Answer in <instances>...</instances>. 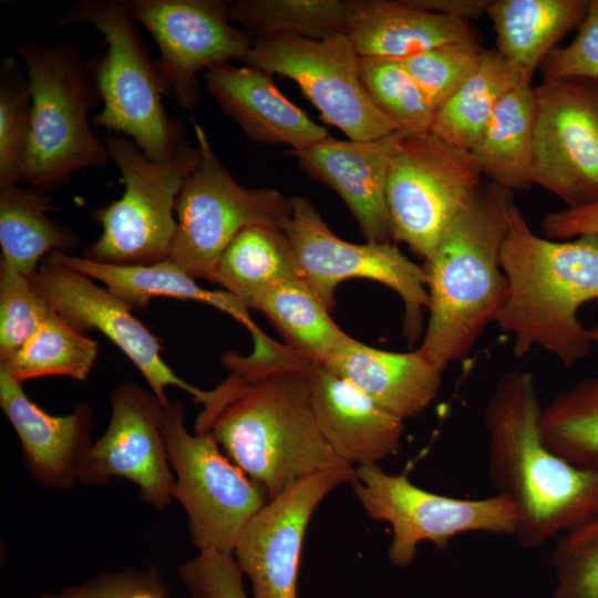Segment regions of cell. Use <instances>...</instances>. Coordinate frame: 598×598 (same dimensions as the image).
Instances as JSON below:
<instances>
[{"instance_id":"obj_1","label":"cell","mask_w":598,"mask_h":598,"mask_svg":"<svg viewBox=\"0 0 598 598\" xmlns=\"http://www.w3.org/2000/svg\"><path fill=\"white\" fill-rule=\"evenodd\" d=\"M251 337L249 354H223L228 374L197 401L203 409L195 431L210 433L271 499L301 477L351 465L333 452L318 425L309 358L261 330Z\"/></svg>"},{"instance_id":"obj_2","label":"cell","mask_w":598,"mask_h":598,"mask_svg":"<svg viewBox=\"0 0 598 598\" xmlns=\"http://www.w3.org/2000/svg\"><path fill=\"white\" fill-rule=\"evenodd\" d=\"M542 413L534 375L520 370L497 380L484 411L489 480L517 513L523 548L560 537L598 513V467L575 465L551 451Z\"/></svg>"},{"instance_id":"obj_3","label":"cell","mask_w":598,"mask_h":598,"mask_svg":"<svg viewBox=\"0 0 598 598\" xmlns=\"http://www.w3.org/2000/svg\"><path fill=\"white\" fill-rule=\"evenodd\" d=\"M501 266L508 295L496 323L513 338L514 357L540 348L565 368L584 360L594 343L578 316L584 305L598 300V236L540 237L513 202Z\"/></svg>"},{"instance_id":"obj_4","label":"cell","mask_w":598,"mask_h":598,"mask_svg":"<svg viewBox=\"0 0 598 598\" xmlns=\"http://www.w3.org/2000/svg\"><path fill=\"white\" fill-rule=\"evenodd\" d=\"M511 190L481 186L426 261L429 321L420 348L444 371L464 359L508 295L501 266Z\"/></svg>"},{"instance_id":"obj_5","label":"cell","mask_w":598,"mask_h":598,"mask_svg":"<svg viewBox=\"0 0 598 598\" xmlns=\"http://www.w3.org/2000/svg\"><path fill=\"white\" fill-rule=\"evenodd\" d=\"M19 54L32 100L24 183L49 194L74 173L102 168L110 161L89 123L101 95L92 61L73 45L28 41Z\"/></svg>"},{"instance_id":"obj_6","label":"cell","mask_w":598,"mask_h":598,"mask_svg":"<svg viewBox=\"0 0 598 598\" xmlns=\"http://www.w3.org/2000/svg\"><path fill=\"white\" fill-rule=\"evenodd\" d=\"M71 23L92 25L104 37L105 51L92 60L103 103L94 124L131 138L154 161H171L192 146L183 125L166 114L155 62L125 2L82 0L52 25Z\"/></svg>"},{"instance_id":"obj_7","label":"cell","mask_w":598,"mask_h":598,"mask_svg":"<svg viewBox=\"0 0 598 598\" xmlns=\"http://www.w3.org/2000/svg\"><path fill=\"white\" fill-rule=\"evenodd\" d=\"M103 143L122 173L125 189L121 198L92 212L102 233L83 256L111 265H150L167 259L177 228L176 199L197 163V145L159 162L147 157L124 135L109 132Z\"/></svg>"},{"instance_id":"obj_8","label":"cell","mask_w":598,"mask_h":598,"mask_svg":"<svg viewBox=\"0 0 598 598\" xmlns=\"http://www.w3.org/2000/svg\"><path fill=\"white\" fill-rule=\"evenodd\" d=\"M194 128L199 155L176 199L177 228L168 259L195 279L215 283L218 261L236 236L257 225L281 229L292 204L278 189L239 185L202 126L194 122Z\"/></svg>"},{"instance_id":"obj_9","label":"cell","mask_w":598,"mask_h":598,"mask_svg":"<svg viewBox=\"0 0 598 598\" xmlns=\"http://www.w3.org/2000/svg\"><path fill=\"white\" fill-rule=\"evenodd\" d=\"M161 426L175 476L174 499L186 512L193 545L233 555L245 527L270 501L267 492L210 433L187 430L181 402L163 405Z\"/></svg>"},{"instance_id":"obj_10","label":"cell","mask_w":598,"mask_h":598,"mask_svg":"<svg viewBox=\"0 0 598 598\" xmlns=\"http://www.w3.org/2000/svg\"><path fill=\"white\" fill-rule=\"evenodd\" d=\"M481 176L472 153L433 133L402 136L386 181L392 238L429 261L477 194Z\"/></svg>"},{"instance_id":"obj_11","label":"cell","mask_w":598,"mask_h":598,"mask_svg":"<svg viewBox=\"0 0 598 598\" xmlns=\"http://www.w3.org/2000/svg\"><path fill=\"white\" fill-rule=\"evenodd\" d=\"M351 486L369 517L390 524L388 555L398 567H408L424 542L443 549L461 534L517 532L514 506L497 494L484 498L436 494L413 484L405 475L385 473L380 465L355 467Z\"/></svg>"},{"instance_id":"obj_12","label":"cell","mask_w":598,"mask_h":598,"mask_svg":"<svg viewBox=\"0 0 598 598\" xmlns=\"http://www.w3.org/2000/svg\"><path fill=\"white\" fill-rule=\"evenodd\" d=\"M291 204L290 216L281 230L292 248L301 278L328 310L334 307L339 283L351 278L373 280L400 296L405 334L416 339L422 313L430 305L425 268L391 241L353 244L339 238L306 197H291Z\"/></svg>"},{"instance_id":"obj_13","label":"cell","mask_w":598,"mask_h":598,"mask_svg":"<svg viewBox=\"0 0 598 598\" xmlns=\"http://www.w3.org/2000/svg\"><path fill=\"white\" fill-rule=\"evenodd\" d=\"M245 64L295 81L322 118L349 140L396 132L365 91L360 55L347 33L320 40L290 34L256 39Z\"/></svg>"},{"instance_id":"obj_14","label":"cell","mask_w":598,"mask_h":598,"mask_svg":"<svg viewBox=\"0 0 598 598\" xmlns=\"http://www.w3.org/2000/svg\"><path fill=\"white\" fill-rule=\"evenodd\" d=\"M127 10L155 40V69L163 94L182 109L200 102L199 72L245 63L254 38L234 24L219 0H126Z\"/></svg>"},{"instance_id":"obj_15","label":"cell","mask_w":598,"mask_h":598,"mask_svg":"<svg viewBox=\"0 0 598 598\" xmlns=\"http://www.w3.org/2000/svg\"><path fill=\"white\" fill-rule=\"evenodd\" d=\"M534 91L530 183L568 208L598 202V80H544Z\"/></svg>"},{"instance_id":"obj_16","label":"cell","mask_w":598,"mask_h":598,"mask_svg":"<svg viewBox=\"0 0 598 598\" xmlns=\"http://www.w3.org/2000/svg\"><path fill=\"white\" fill-rule=\"evenodd\" d=\"M347 466L301 477L271 498L248 523L234 558L251 584L254 598H299L303 538L319 504L338 486L352 483Z\"/></svg>"},{"instance_id":"obj_17","label":"cell","mask_w":598,"mask_h":598,"mask_svg":"<svg viewBox=\"0 0 598 598\" xmlns=\"http://www.w3.org/2000/svg\"><path fill=\"white\" fill-rule=\"evenodd\" d=\"M111 419L92 444L79 482L96 486L114 477L134 483L143 501L158 511L174 499L175 476L161 426L162 404L133 381L116 386L110 396Z\"/></svg>"},{"instance_id":"obj_18","label":"cell","mask_w":598,"mask_h":598,"mask_svg":"<svg viewBox=\"0 0 598 598\" xmlns=\"http://www.w3.org/2000/svg\"><path fill=\"white\" fill-rule=\"evenodd\" d=\"M30 280L50 307L78 330L95 329L109 338L134 363L162 404L171 402L168 386L199 400L204 390L184 381L165 363L157 337L106 287L50 258L41 262Z\"/></svg>"},{"instance_id":"obj_19","label":"cell","mask_w":598,"mask_h":598,"mask_svg":"<svg viewBox=\"0 0 598 598\" xmlns=\"http://www.w3.org/2000/svg\"><path fill=\"white\" fill-rule=\"evenodd\" d=\"M398 132L370 141L326 137L303 148L290 150L299 168L332 188L347 204L369 243L392 238L386 206V181Z\"/></svg>"},{"instance_id":"obj_20","label":"cell","mask_w":598,"mask_h":598,"mask_svg":"<svg viewBox=\"0 0 598 598\" xmlns=\"http://www.w3.org/2000/svg\"><path fill=\"white\" fill-rule=\"evenodd\" d=\"M308 378L320 431L347 464L379 465L398 454L404 421L378 404L324 362L309 359Z\"/></svg>"},{"instance_id":"obj_21","label":"cell","mask_w":598,"mask_h":598,"mask_svg":"<svg viewBox=\"0 0 598 598\" xmlns=\"http://www.w3.org/2000/svg\"><path fill=\"white\" fill-rule=\"evenodd\" d=\"M0 406L17 432L31 476L48 488L71 489L93 444L90 405L81 403L70 414L52 415L0 368Z\"/></svg>"},{"instance_id":"obj_22","label":"cell","mask_w":598,"mask_h":598,"mask_svg":"<svg viewBox=\"0 0 598 598\" xmlns=\"http://www.w3.org/2000/svg\"><path fill=\"white\" fill-rule=\"evenodd\" d=\"M204 82L221 112L256 143L285 144L298 150L329 136L262 70L225 64L205 72Z\"/></svg>"},{"instance_id":"obj_23","label":"cell","mask_w":598,"mask_h":598,"mask_svg":"<svg viewBox=\"0 0 598 598\" xmlns=\"http://www.w3.org/2000/svg\"><path fill=\"white\" fill-rule=\"evenodd\" d=\"M324 363L403 421L429 408L439 393L443 373L420 347L392 352L350 336Z\"/></svg>"},{"instance_id":"obj_24","label":"cell","mask_w":598,"mask_h":598,"mask_svg":"<svg viewBox=\"0 0 598 598\" xmlns=\"http://www.w3.org/2000/svg\"><path fill=\"white\" fill-rule=\"evenodd\" d=\"M347 34L360 56L403 60L439 45L478 40L470 21L410 6L406 0H348Z\"/></svg>"},{"instance_id":"obj_25","label":"cell","mask_w":598,"mask_h":598,"mask_svg":"<svg viewBox=\"0 0 598 598\" xmlns=\"http://www.w3.org/2000/svg\"><path fill=\"white\" fill-rule=\"evenodd\" d=\"M47 258L102 282L132 309H144L154 298L194 300L229 315L250 334L260 330L239 299L226 290L212 291L200 287L194 277L168 258L150 265L102 264L65 252H55Z\"/></svg>"},{"instance_id":"obj_26","label":"cell","mask_w":598,"mask_h":598,"mask_svg":"<svg viewBox=\"0 0 598 598\" xmlns=\"http://www.w3.org/2000/svg\"><path fill=\"white\" fill-rule=\"evenodd\" d=\"M591 0H495L489 16L497 52L532 83L537 68L570 30L578 28Z\"/></svg>"},{"instance_id":"obj_27","label":"cell","mask_w":598,"mask_h":598,"mask_svg":"<svg viewBox=\"0 0 598 598\" xmlns=\"http://www.w3.org/2000/svg\"><path fill=\"white\" fill-rule=\"evenodd\" d=\"M53 209L49 194L20 185L0 187L1 265L31 277L47 257L70 254L79 245L73 230L50 217Z\"/></svg>"},{"instance_id":"obj_28","label":"cell","mask_w":598,"mask_h":598,"mask_svg":"<svg viewBox=\"0 0 598 598\" xmlns=\"http://www.w3.org/2000/svg\"><path fill=\"white\" fill-rule=\"evenodd\" d=\"M535 124L534 87L520 83L502 97L471 152L482 175L511 192L532 184Z\"/></svg>"},{"instance_id":"obj_29","label":"cell","mask_w":598,"mask_h":598,"mask_svg":"<svg viewBox=\"0 0 598 598\" xmlns=\"http://www.w3.org/2000/svg\"><path fill=\"white\" fill-rule=\"evenodd\" d=\"M298 276L297 260L285 233L277 227L257 225L240 231L223 252L215 283L247 309H256L270 288Z\"/></svg>"},{"instance_id":"obj_30","label":"cell","mask_w":598,"mask_h":598,"mask_svg":"<svg viewBox=\"0 0 598 598\" xmlns=\"http://www.w3.org/2000/svg\"><path fill=\"white\" fill-rule=\"evenodd\" d=\"M520 83L528 82L496 50H485L477 70L436 111L431 133L471 153L502 97Z\"/></svg>"},{"instance_id":"obj_31","label":"cell","mask_w":598,"mask_h":598,"mask_svg":"<svg viewBox=\"0 0 598 598\" xmlns=\"http://www.w3.org/2000/svg\"><path fill=\"white\" fill-rule=\"evenodd\" d=\"M256 310L277 327L286 344L315 361L324 362L349 337L330 317V310L300 277L270 288Z\"/></svg>"},{"instance_id":"obj_32","label":"cell","mask_w":598,"mask_h":598,"mask_svg":"<svg viewBox=\"0 0 598 598\" xmlns=\"http://www.w3.org/2000/svg\"><path fill=\"white\" fill-rule=\"evenodd\" d=\"M97 341L78 330L53 309L28 340L3 363L16 381L44 377L87 379L97 358Z\"/></svg>"},{"instance_id":"obj_33","label":"cell","mask_w":598,"mask_h":598,"mask_svg":"<svg viewBox=\"0 0 598 598\" xmlns=\"http://www.w3.org/2000/svg\"><path fill=\"white\" fill-rule=\"evenodd\" d=\"M229 17L254 40L277 34L320 40L347 33L348 0H237Z\"/></svg>"},{"instance_id":"obj_34","label":"cell","mask_w":598,"mask_h":598,"mask_svg":"<svg viewBox=\"0 0 598 598\" xmlns=\"http://www.w3.org/2000/svg\"><path fill=\"white\" fill-rule=\"evenodd\" d=\"M546 445L566 461L598 467V379H582L543 408Z\"/></svg>"},{"instance_id":"obj_35","label":"cell","mask_w":598,"mask_h":598,"mask_svg":"<svg viewBox=\"0 0 598 598\" xmlns=\"http://www.w3.org/2000/svg\"><path fill=\"white\" fill-rule=\"evenodd\" d=\"M360 76L398 133L406 137L431 132L436 111L400 60L360 56Z\"/></svg>"},{"instance_id":"obj_36","label":"cell","mask_w":598,"mask_h":598,"mask_svg":"<svg viewBox=\"0 0 598 598\" xmlns=\"http://www.w3.org/2000/svg\"><path fill=\"white\" fill-rule=\"evenodd\" d=\"M32 100L27 73L12 56L0 62V187L24 183Z\"/></svg>"},{"instance_id":"obj_37","label":"cell","mask_w":598,"mask_h":598,"mask_svg":"<svg viewBox=\"0 0 598 598\" xmlns=\"http://www.w3.org/2000/svg\"><path fill=\"white\" fill-rule=\"evenodd\" d=\"M484 52L478 40L458 41L400 61L437 111L477 70Z\"/></svg>"},{"instance_id":"obj_38","label":"cell","mask_w":598,"mask_h":598,"mask_svg":"<svg viewBox=\"0 0 598 598\" xmlns=\"http://www.w3.org/2000/svg\"><path fill=\"white\" fill-rule=\"evenodd\" d=\"M550 565V598H598V513L558 537Z\"/></svg>"},{"instance_id":"obj_39","label":"cell","mask_w":598,"mask_h":598,"mask_svg":"<svg viewBox=\"0 0 598 598\" xmlns=\"http://www.w3.org/2000/svg\"><path fill=\"white\" fill-rule=\"evenodd\" d=\"M51 311L30 277L0 264V363L28 340Z\"/></svg>"},{"instance_id":"obj_40","label":"cell","mask_w":598,"mask_h":598,"mask_svg":"<svg viewBox=\"0 0 598 598\" xmlns=\"http://www.w3.org/2000/svg\"><path fill=\"white\" fill-rule=\"evenodd\" d=\"M178 571L192 598H248L244 575L233 555L199 551Z\"/></svg>"},{"instance_id":"obj_41","label":"cell","mask_w":598,"mask_h":598,"mask_svg":"<svg viewBox=\"0 0 598 598\" xmlns=\"http://www.w3.org/2000/svg\"><path fill=\"white\" fill-rule=\"evenodd\" d=\"M544 80H598V0H592L574 40L542 63Z\"/></svg>"},{"instance_id":"obj_42","label":"cell","mask_w":598,"mask_h":598,"mask_svg":"<svg viewBox=\"0 0 598 598\" xmlns=\"http://www.w3.org/2000/svg\"><path fill=\"white\" fill-rule=\"evenodd\" d=\"M545 235L550 239H569L585 235L598 236V202L553 212L542 223Z\"/></svg>"},{"instance_id":"obj_43","label":"cell","mask_w":598,"mask_h":598,"mask_svg":"<svg viewBox=\"0 0 598 598\" xmlns=\"http://www.w3.org/2000/svg\"><path fill=\"white\" fill-rule=\"evenodd\" d=\"M112 598H167V591L154 569L126 570L106 575Z\"/></svg>"},{"instance_id":"obj_44","label":"cell","mask_w":598,"mask_h":598,"mask_svg":"<svg viewBox=\"0 0 598 598\" xmlns=\"http://www.w3.org/2000/svg\"><path fill=\"white\" fill-rule=\"evenodd\" d=\"M417 9L470 21L486 12L489 0H406Z\"/></svg>"},{"instance_id":"obj_45","label":"cell","mask_w":598,"mask_h":598,"mask_svg":"<svg viewBox=\"0 0 598 598\" xmlns=\"http://www.w3.org/2000/svg\"><path fill=\"white\" fill-rule=\"evenodd\" d=\"M41 598H112L105 576L59 592H47Z\"/></svg>"},{"instance_id":"obj_46","label":"cell","mask_w":598,"mask_h":598,"mask_svg":"<svg viewBox=\"0 0 598 598\" xmlns=\"http://www.w3.org/2000/svg\"><path fill=\"white\" fill-rule=\"evenodd\" d=\"M594 346L598 349V332L590 330Z\"/></svg>"},{"instance_id":"obj_47","label":"cell","mask_w":598,"mask_h":598,"mask_svg":"<svg viewBox=\"0 0 598 598\" xmlns=\"http://www.w3.org/2000/svg\"><path fill=\"white\" fill-rule=\"evenodd\" d=\"M595 332H598V324L591 329Z\"/></svg>"}]
</instances>
